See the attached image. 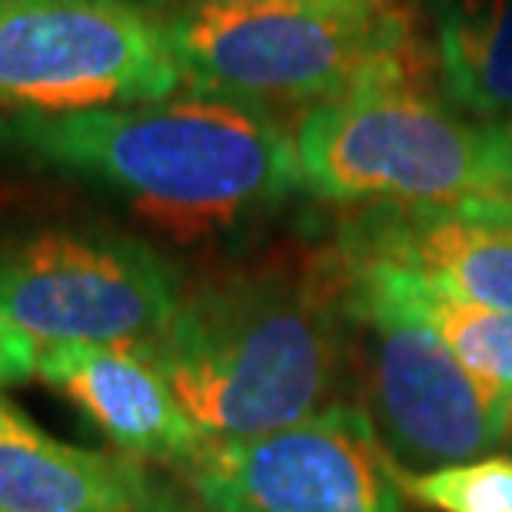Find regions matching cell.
Wrapping results in <instances>:
<instances>
[{
  "label": "cell",
  "mask_w": 512,
  "mask_h": 512,
  "mask_svg": "<svg viewBox=\"0 0 512 512\" xmlns=\"http://www.w3.org/2000/svg\"><path fill=\"white\" fill-rule=\"evenodd\" d=\"M0 147L120 200L180 243L270 217L303 190L280 120L190 94L87 114L0 117Z\"/></svg>",
  "instance_id": "6da1fadb"
},
{
  "label": "cell",
  "mask_w": 512,
  "mask_h": 512,
  "mask_svg": "<svg viewBox=\"0 0 512 512\" xmlns=\"http://www.w3.org/2000/svg\"><path fill=\"white\" fill-rule=\"evenodd\" d=\"M350 326L346 273L330 247L200 283L140 353L210 439H247L320 413L340 383Z\"/></svg>",
  "instance_id": "7a4b0ae2"
},
{
  "label": "cell",
  "mask_w": 512,
  "mask_h": 512,
  "mask_svg": "<svg viewBox=\"0 0 512 512\" xmlns=\"http://www.w3.org/2000/svg\"><path fill=\"white\" fill-rule=\"evenodd\" d=\"M193 94L273 107H323L386 87H429L436 50L413 0H280L163 14Z\"/></svg>",
  "instance_id": "3957f363"
},
{
  "label": "cell",
  "mask_w": 512,
  "mask_h": 512,
  "mask_svg": "<svg viewBox=\"0 0 512 512\" xmlns=\"http://www.w3.org/2000/svg\"><path fill=\"white\" fill-rule=\"evenodd\" d=\"M303 190L326 203H443L512 193L506 124H479L429 87L313 107L293 130Z\"/></svg>",
  "instance_id": "277c9868"
},
{
  "label": "cell",
  "mask_w": 512,
  "mask_h": 512,
  "mask_svg": "<svg viewBox=\"0 0 512 512\" xmlns=\"http://www.w3.org/2000/svg\"><path fill=\"white\" fill-rule=\"evenodd\" d=\"M340 263L350 320L363 333L370 419L399 473L469 463L503 443L512 399L449 353L416 306L413 280L383 263Z\"/></svg>",
  "instance_id": "5b68a950"
},
{
  "label": "cell",
  "mask_w": 512,
  "mask_h": 512,
  "mask_svg": "<svg viewBox=\"0 0 512 512\" xmlns=\"http://www.w3.org/2000/svg\"><path fill=\"white\" fill-rule=\"evenodd\" d=\"M180 84L163 17L137 0H0V110L7 114L153 104Z\"/></svg>",
  "instance_id": "8992f818"
},
{
  "label": "cell",
  "mask_w": 512,
  "mask_h": 512,
  "mask_svg": "<svg viewBox=\"0 0 512 512\" xmlns=\"http://www.w3.org/2000/svg\"><path fill=\"white\" fill-rule=\"evenodd\" d=\"M180 300L170 263L124 233L47 227L0 240V316L37 346H147Z\"/></svg>",
  "instance_id": "52a82bcc"
},
{
  "label": "cell",
  "mask_w": 512,
  "mask_h": 512,
  "mask_svg": "<svg viewBox=\"0 0 512 512\" xmlns=\"http://www.w3.org/2000/svg\"><path fill=\"white\" fill-rule=\"evenodd\" d=\"M180 469L207 512H403V473L360 406L210 439Z\"/></svg>",
  "instance_id": "ba28073f"
},
{
  "label": "cell",
  "mask_w": 512,
  "mask_h": 512,
  "mask_svg": "<svg viewBox=\"0 0 512 512\" xmlns=\"http://www.w3.org/2000/svg\"><path fill=\"white\" fill-rule=\"evenodd\" d=\"M333 250L393 266L449 300L512 313V193L370 203L343 220Z\"/></svg>",
  "instance_id": "9c48e42d"
},
{
  "label": "cell",
  "mask_w": 512,
  "mask_h": 512,
  "mask_svg": "<svg viewBox=\"0 0 512 512\" xmlns=\"http://www.w3.org/2000/svg\"><path fill=\"white\" fill-rule=\"evenodd\" d=\"M37 376L124 456L187 466L210 443L140 346L47 343L37 353Z\"/></svg>",
  "instance_id": "30bf717a"
},
{
  "label": "cell",
  "mask_w": 512,
  "mask_h": 512,
  "mask_svg": "<svg viewBox=\"0 0 512 512\" xmlns=\"http://www.w3.org/2000/svg\"><path fill=\"white\" fill-rule=\"evenodd\" d=\"M157 486L140 459L60 443L0 396V512H130Z\"/></svg>",
  "instance_id": "8fae6325"
},
{
  "label": "cell",
  "mask_w": 512,
  "mask_h": 512,
  "mask_svg": "<svg viewBox=\"0 0 512 512\" xmlns=\"http://www.w3.org/2000/svg\"><path fill=\"white\" fill-rule=\"evenodd\" d=\"M446 100L479 124H512V0H453L436 17Z\"/></svg>",
  "instance_id": "7c38bea8"
},
{
  "label": "cell",
  "mask_w": 512,
  "mask_h": 512,
  "mask_svg": "<svg viewBox=\"0 0 512 512\" xmlns=\"http://www.w3.org/2000/svg\"><path fill=\"white\" fill-rule=\"evenodd\" d=\"M413 293L426 323L449 346V353L483 386L512 399V313L449 300L419 280H413Z\"/></svg>",
  "instance_id": "4fadbf2b"
},
{
  "label": "cell",
  "mask_w": 512,
  "mask_h": 512,
  "mask_svg": "<svg viewBox=\"0 0 512 512\" xmlns=\"http://www.w3.org/2000/svg\"><path fill=\"white\" fill-rule=\"evenodd\" d=\"M416 503L439 512H512V459L489 456L403 476Z\"/></svg>",
  "instance_id": "5bb4252c"
},
{
  "label": "cell",
  "mask_w": 512,
  "mask_h": 512,
  "mask_svg": "<svg viewBox=\"0 0 512 512\" xmlns=\"http://www.w3.org/2000/svg\"><path fill=\"white\" fill-rule=\"evenodd\" d=\"M37 340H30L27 333H20L14 323H7L0 316V389L24 383L27 376L37 373Z\"/></svg>",
  "instance_id": "9a60e30c"
},
{
  "label": "cell",
  "mask_w": 512,
  "mask_h": 512,
  "mask_svg": "<svg viewBox=\"0 0 512 512\" xmlns=\"http://www.w3.org/2000/svg\"><path fill=\"white\" fill-rule=\"evenodd\" d=\"M143 7H167V10H187V7H250V4H280V0H137Z\"/></svg>",
  "instance_id": "2e32d148"
},
{
  "label": "cell",
  "mask_w": 512,
  "mask_h": 512,
  "mask_svg": "<svg viewBox=\"0 0 512 512\" xmlns=\"http://www.w3.org/2000/svg\"><path fill=\"white\" fill-rule=\"evenodd\" d=\"M130 512H197L193 506H187L183 499L173 493V489L167 486H157L150 493V499H143V503L137 509H130Z\"/></svg>",
  "instance_id": "e0dca14e"
},
{
  "label": "cell",
  "mask_w": 512,
  "mask_h": 512,
  "mask_svg": "<svg viewBox=\"0 0 512 512\" xmlns=\"http://www.w3.org/2000/svg\"><path fill=\"white\" fill-rule=\"evenodd\" d=\"M413 4H423V7L429 10V14H436V17H439L449 4H453V0H413Z\"/></svg>",
  "instance_id": "ac0fdd59"
},
{
  "label": "cell",
  "mask_w": 512,
  "mask_h": 512,
  "mask_svg": "<svg viewBox=\"0 0 512 512\" xmlns=\"http://www.w3.org/2000/svg\"><path fill=\"white\" fill-rule=\"evenodd\" d=\"M506 130H509V137H512V124H506Z\"/></svg>",
  "instance_id": "d6986e66"
}]
</instances>
